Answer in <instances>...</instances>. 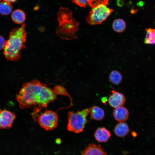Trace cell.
<instances>
[{
    "label": "cell",
    "instance_id": "8",
    "mask_svg": "<svg viewBox=\"0 0 155 155\" xmlns=\"http://www.w3.org/2000/svg\"><path fill=\"white\" fill-rule=\"evenodd\" d=\"M82 155H107L99 144H90L83 151Z\"/></svg>",
    "mask_w": 155,
    "mask_h": 155
},
{
    "label": "cell",
    "instance_id": "14",
    "mask_svg": "<svg viewBox=\"0 0 155 155\" xmlns=\"http://www.w3.org/2000/svg\"><path fill=\"white\" fill-rule=\"evenodd\" d=\"M126 27L125 22L121 19L115 20L112 24V28L113 30L118 33H121L125 29Z\"/></svg>",
    "mask_w": 155,
    "mask_h": 155
},
{
    "label": "cell",
    "instance_id": "15",
    "mask_svg": "<svg viewBox=\"0 0 155 155\" xmlns=\"http://www.w3.org/2000/svg\"><path fill=\"white\" fill-rule=\"evenodd\" d=\"M146 34L144 43L146 44H155V29L149 28L146 29Z\"/></svg>",
    "mask_w": 155,
    "mask_h": 155
},
{
    "label": "cell",
    "instance_id": "9",
    "mask_svg": "<svg viewBox=\"0 0 155 155\" xmlns=\"http://www.w3.org/2000/svg\"><path fill=\"white\" fill-rule=\"evenodd\" d=\"M111 136L110 131L104 127L97 129L94 134V136L96 140L100 142H107Z\"/></svg>",
    "mask_w": 155,
    "mask_h": 155
},
{
    "label": "cell",
    "instance_id": "4",
    "mask_svg": "<svg viewBox=\"0 0 155 155\" xmlns=\"http://www.w3.org/2000/svg\"><path fill=\"white\" fill-rule=\"evenodd\" d=\"M113 10L106 5L101 4L92 8L86 19L91 25L100 24L106 21Z\"/></svg>",
    "mask_w": 155,
    "mask_h": 155
},
{
    "label": "cell",
    "instance_id": "19",
    "mask_svg": "<svg viewBox=\"0 0 155 155\" xmlns=\"http://www.w3.org/2000/svg\"><path fill=\"white\" fill-rule=\"evenodd\" d=\"M109 0H93L90 5L92 8L98 5L103 4L106 5Z\"/></svg>",
    "mask_w": 155,
    "mask_h": 155
},
{
    "label": "cell",
    "instance_id": "2",
    "mask_svg": "<svg viewBox=\"0 0 155 155\" xmlns=\"http://www.w3.org/2000/svg\"><path fill=\"white\" fill-rule=\"evenodd\" d=\"M25 25L14 28L10 32L9 38L6 40L3 49V53L7 60L15 61L21 57V51L24 49L27 33Z\"/></svg>",
    "mask_w": 155,
    "mask_h": 155
},
{
    "label": "cell",
    "instance_id": "17",
    "mask_svg": "<svg viewBox=\"0 0 155 155\" xmlns=\"http://www.w3.org/2000/svg\"><path fill=\"white\" fill-rule=\"evenodd\" d=\"M13 7L10 3L3 1L0 3V13L3 15H7L12 12Z\"/></svg>",
    "mask_w": 155,
    "mask_h": 155
},
{
    "label": "cell",
    "instance_id": "18",
    "mask_svg": "<svg viewBox=\"0 0 155 155\" xmlns=\"http://www.w3.org/2000/svg\"><path fill=\"white\" fill-rule=\"evenodd\" d=\"M73 2L82 7H85L89 5V0H72Z\"/></svg>",
    "mask_w": 155,
    "mask_h": 155
},
{
    "label": "cell",
    "instance_id": "13",
    "mask_svg": "<svg viewBox=\"0 0 155 155\" xmlns=\"http://www.w3.org/2000/svg\"><path fill=\"white\" fill-rule=\"evenodd\" d=\"M12 21L16 24H22L24 23L26 19L25 13L22 10L17 9L14 11L11 15Z\"/></svg>",
    "mask_w": 155,
    "mask_h": 155
},
{
    "label": "cell",
    "instance_id": "10",
    "mask_svg": "<svg viewBox=\"0 0 155 155\" xmlns=\"http://www.w3.org/2000/svg\"><path fill=\"white\" fill-rule=\"evenodd\" d=\"M113 115L116 120L122 122L128 119L129 112L126 108L122 106L115 108L113 111Z\"/></svg>",
    "mask_w": 155,
    "mask_h": 155
},
{
    "label": "cell",
    "instance_id": "23",
    "mask_svg": "<svg viewBox=\"0 0 155 155\" xmlns=\"http://www.w3.org/2000/svg\"><path fill=\"white\" fill-rule=\"evenodd\" d=\"M3 0L11 3H13L15 2L17 0Z\"/></svg>",
    "mask_w": 155,
    "mask_h": 155
},
{
    "label": "cell",
    "instance_id": "22",
    "mask_svg": "<svg viewBox=\"0 0 155 155\" xmlns=\"http://www.w3.org/2000/svg\"><path fill=\"white\" fill-rule=\"evenodd\" d=\"M102 101L104 104H106V103L107 101H108V99L106 97H103V98L102 99Z\"/></svg>",
    "mask_w": 155,
    "mask_h": 155
},
{
    "label": "cell",
    "instance_id": "5",
    "mask_svg": "<svg viewBox=\"0 0 155 155\" xmlns=\"http://www.w3.org/2000/svg\"><path fill=\"white\" fill-rule=\"evenodd\" d=\"M36 120L40 126L47 131L53 130L58 126V115L51 110L45 111L38 115Z\"/></svg>",
    "mask_w": 155,
    "mask_h": 155
},
{
    "label": "cell",
    "instance_id": "7",
    "mask_svg": "<svg viewBox=\"0 0 155 155\" xmlns=\"http://www.w3.org/2000/svg\"><path fill=\"white\" fill-rule=\"evenodd\" d=\"M111 92L112 94L108 99V101L110 106L116 108L123 105L126 101L124 95L113 90L111 91Z\"/></svg>",
    "mask_w": 155,
    "mask_h": 155
},
{
    "label": "cell",
    "instance_id": "12",
    "mask_svg": "<svg viewBox=\"0 0 155 155\" xmlns=\"http://www.w3.org/2000/svg\"><path fill=\"white\" fill-rule=\"evenodd\" d=\"M92 119L96 121H101L104 118L105 113L101 108L94 106L90 108V113Z\"/></svg>",
    "mask_w": 155,
    "mask_h": 155
},
{
    "label": "cell",
    "instance_id": "20",
    "mask_svg": "<svg viewBox=\"0 0 155 155\" xmlns=\"http://www.w3.org/2000/svg\"><path fill=\"white\" fill-rule=\"evenodd\" d=\"M6 40L4 37L0 35V50L3 49L5 45Z\"/></svg>",
    "mask_w": 155,
    "mask_h": 155
},
{
    "label": "cell",
    "instance_id": "3",
    "mask_svg": "<svg viewBox=\"0 0 155 155\" xmlns=\"http://www.w3.org/2000/svg\"><path fill=\"white\" fill-rule=\"evenodd\" d=\"M90 108L75 112L70 111L68 114L67 129L70 131L79 133L83 131L88 122L87 117L90 113Z\"/></svg>",
    "mask_w": 155,
    "mask_h": 155
},
{
    "label": "cell",
    "instance_id": "16",
    "mask_svg": "<svg viewBox=\"0 0 155 155\" xmlns=\"http://www.w3.org/2000/svg\"><path fill=\"white\" fill-rule=\"evenodd\" d=\"M109 80L112 83L116 85L119 84L122 81L123 77L119 71L114 70L110 73L109 77Z\"/></svg>",
    "mask_w": 155,
    "mask_h": 155
},
{
    "label": "cell",
    "instance_id": "1",
    "mask_svg": "<svg viewBox=\"0 0 155 155\" xmlns=\"http://www.w3.org/2000/svg\"><path fill=\"white\" fill-rule=\"evenodd\" d=\"M56 98V94L51 88L37 80L24 83L16 96L20 108L33 107L32 116L35 121L40 110Z\"/></svg>",
    "mask_w": 155,
    "mask_h": 155
},
{
    "label": "cell",
    "instance_id": "6",
    "mask_svg": "<svg viewBox=\"0 0 155 155\" xmlns=\"http://www.w3.org/2000/svg\"><path fill=\"white\" fill-rule=\"evenodd\" d=\"M16 117L14 112L0 109V129L11 128Z\"/></svg>",
    "mask_w": 155,
    "mask_h": 155
},
{
    "label": "cell",
    "instance_id": "11",
    "mask_svg": "<svg viewBox=\"0 0 155 155\" xmlns=\"http://www.w3.org/2000/svg\"><path fill=\"white\" fill-rule=\"evenodd\" d=\"M129 129L128 125L122 122L117 124L115 126L114 131L115 135L119 137H123L129 133Z\"/></svg>",
    "mask_w": 155,
    "mask_h": 155
},
{
    "label": "cell",
    "instance_id": "21",
    "mask_svg": "<svg viewBox=\"0 0 155 155\" xmlns=\"http://www.w3.org/2000/svg\"><path fill=\"white\" fill-rule=\"evenodd\" d=\"M117 5L119 6H122L124 4V2L122 0H118L117 1Z\"/></svg>",
    "mask_w": 155,
    "mask_h": 155
}]
</instances>
